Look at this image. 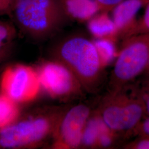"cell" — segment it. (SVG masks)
<instances>
[{"mask_svg":"<svg viewBox=\"0 0 149 149\" xmlns=\"http://www.w3.org/2000/svg\"><path fill=\"white\" fill-rule=\"evenodd\" d=\"M60 58L86 90H96L104 67L93 42L76 37L65 41L59 48Z\"/></svg>","mask_w":149,"mask_h":149,"instance_id":"obj_1","label":"cell"},{"mask_svg":"<svg viewBox=\"0 0 149 149\" xmlns=\"http://www.w3.org/2000/svg\"><path fill=\"white\" fill-rule=\"evenodd\" d=\"M13 8L19 26L33 37L51 34L66 15L59 0H15Z\"/></svg>","mask_w":149,"mask_h":149,"instance_id":"obj_2","label":"cell"},{"mask_svg":"<svg viewBox=\"0 0 149 149\" xmlns=\"http://www.w3.org/2000/svg\"><path fill=\"white\" fill-rule=\"evenodd\" d=\"M149 60V33L128 38L112 70L109 92L127 87L144 73Z\"/></svg>","mask_w":149,"mask_h":149,"instance_id":"obj_3","label":"cell"},{"mask_svg":"<svg viewBox=\"0 0 149 149\" xmlns=\"http://www.w3.org/2000/svg\"><path fill=\"white\" fill-rule=\"evenodd\" d=\"M145 116L140 92L128 93L127 87L109 92L102 109V119L107 127L116 133L134 130Z\"/></svg>","mask_w":149,"mask_h":149,"instance_id":"obj_4","label":"cell"},{"mask_svg":"<svg viewBox=\"0 0 149 149\" xmlns=\"http://www.w3.org/2000/svg\"><path fill=\"white\" fill-rule=\"evenodd\" d=\"M1 87L4 94L16 102L33 100L38 93L40 82L38 74L31 67L17 65L3 72Z\"/></svg>","mask_w":149,"mask_h":149,"instance_id":"obj_5","label":"cell"},{"mask_svg":"<svg viewBox=\"0 0 149 149\" xmlns=\"http://www.w3.org/2000/svg\"><path fill=\"white\" fill-rule=\"evenodd\" d=\"M50 129L43 118L12 124L0 130V147L16 148L29 145L44 138Z\"/></svg>","mask_w":149,"mask_h":149,"instance_id":"obj_6","label":"cell"},{"mask_svg":"<svg viewBox=\"0 0 149 149\" xmlns=\"http://www.w3.org/2000/svg\"><path fill=\"white\" fill-rule=\"evenodd\" d=\"M40 84L51 96L64 97L79 89L80 85L72 72L64 64L48 63L38 72Z\"/></svg>","mask_w":149,"mask_h":149,"instance_id":"obj_7","label":"cell"},{"mask_svg":"<svg viewBox=\"0 0 149 149\" xmlns=\"http://www.w3.org/2000/svg\"><path fill=\"white\" fill-rule=\"evenodd\" d=\"M90 114V108L84 104L74 107L68 112L61 129L64 146L75 148L81 144L83 132Z\"/></svg>","mask_w":149,"mask_h":149,"instance_id":"obj_8","label":"cell"},{"mask_svg":"<svg viewBox=\"0 0 149 149\" xmlns=\"http://www.w3.org/2000/svg\"><path fill=\"white\" fill-rule=\"evenodd\" d=\"M66 15L81 21L90 19L100 10L96 0H59Z\"/></svg>","mask_w":149,"mask_h":149,"instance_id":"obj_9","label":"cell"},{"mask_svg":"<svg viewBox=\"0 0 149 149\" xmlns=\"http://www.w3.org/2000/svg\"><path fill=\"white\" fill-rule=\"evenodd\" d=\"M143 0H123L114 7L113 21L117 28L122 29L133 20L143 4Z\"/></svg>","mask_w":149,"mask_h":149,"instance_id":"obj_10","label":"cell"},{"mask_svg":"<svg viewBox=\"0 0 149 149\" xmlns=\"http://www.w3.org/2000/svg\"><path fill=\"white\" fill-rule=\"evenodd\" d=\"M106 126L100 116L88 119L83 132L81 143L86 146L96 147L98 137Z\"/></svg>","mask_w":149,"mask_h":149,"instance_id":"obj_11","label":"cell"},{"mask_svg":"<svg viewBox=\"0 0 149 149\" xmlns=\"http://www.w3.org/2000/svg\"><path fill=\"white\" fill-rule=\"evenodd\" d=\"M88 26L91 33L99 38L109 36L117 29L113 19L105 14L93 16L90 19Z\"/></svg>","mask_w":149,"mask_h":149,"instance_id":"obj_12","label":"cell"},{"mask_svg":"<svg viewBox=\"0 0 149 149\" xmlns=\"http://www.w3.org/2000/svg\"><path fill=\"white\" fill-rule=\"evenodd\" d=\"M19 113L16 102L4 94L0 95V129L15 122Z\"/></svg>","mask_w":149,"mask_h":149,"instance_id":"obj_13","label":"cell"},{"mask_svg":"<svg viewBox=\"0 0 149 149\" xmlns=\"http://www.w3.org/2000/svg\"><path fill=\"white\" fill-rule=\"evenodd\" d=\"M101 60L102 63L104 66L113 58L114 54V46L109 40L101 39L93 42Z\"/></svg>","mask_w":149,"mask_h":149,"instance_id":"obj_14","label":"cell"},{"mask_svg":"<svg viewBox=\"0 0 149 149\" xmlns=\"http://www.w3.org/2000/svg\"><path fill=\"white\" fill-rule=\"evenodd\" d=\"M146 33H149V3L146 6L142 20L129 31L127 37Z\"/></svg>","mask_w":149,"mask_h":149,"instance_id":"obj_15","label":"cell"},{"mask_svg":"<svg viewBox=\"0 0 149 149\" xmlns=\"http://www.w3.org/2000/svg\"><path fill=\"white\" fill-rule=\"evenodd\" d=\"M117 133H118L112 131L106 126L100 134L96 147L107 148L111 146L116 140Z\"/></svg>","mask_w":149,"mask_h":149,"instance_id":"obj_16","label":"cell"},{"mask_svg":"<svg viewBox=\"0 0 149 149\" xmlns=\"http://www.w3.org/2000/svg\"><path fill=\"white\" fill-rule=\"evenodd\" d=\"M123 148L126 149H149V136L138 135V137L130 143L125 144Z\"/></svg>","mask_w":149,"mask_h":149,"instance_id":"obj_17","label":"cell"},{"mask_svg":"<svg viewBox=\"0 0 149 149\" xmlns=\"http://www.w3.org/2000/svg\"><path fill=\"white\" fill-rule=\"evenodd\" d=\"M139 92L144 102L145 116L149 117V79H146L145 84Z\"/></svg>","mask_w":149,"mask_h":149,"instance_id":"obj_18","label":"cell"},{"mask_svg":"<svg viewBox=\"0 0 149 149\" xmlns=\"http://www.w3.org/2000/svg\"><path fill=\"white\" fill-rule=\"evenodd\" d=\"M134 130L138 135L149 136V117L142 120Z\"/></svg>","mask_w":149,"mask_h":149,"instance_id":"obj_19","label":"cell"},{"mask_svg":"<svg viewBox=\"0 0 149 149\" xmlns=\"http://www.w3.org/2000/svg\"><path fill=\"white\" fill-rule=\"evenodd\" d=\"M10 29L6 24L0 23V48L3 42L10 36Z\"/></svg>","mask_w":149,"mask_h":149,"instance_id":"obj_20","label":"cell"},{"mask_svg":"<svg viewBox=\"0 0 149 149\" xmlns=\"http://www.w3.org/2000/svg\"><path fill=\"white\" fill-rule=\"evenodd\" d=\"M101 8H111L115 7L123 0H96Z\"/></svg>","mask_w":149,"mask_h":149,"instance_id":"obj_21","label":"cell"},{"mask_svg":"<svg viewBox=\"0 0 149 149\" xmlns=\"http://www.w3.org/2000/svg\"><path fill=\"white\" fill-rule=\"evenodd\" d=\"M15 0H0V10H6L13 6Z\"/></svg>","mask_w":149,"mask_h":149,"instance_id":"obj_22","label":"cell"},{"mask_svg":"<svg viewBox=\"0 0 149 149\" xmlns=\"http://www.w3.org/2000/svg\"><path fill=\"white\" fill-rule=\"evenodd\" d=\"M144 74H145L146 79H149V60L148 64V66H147V68H146V69L145 70Z\"/></svg>","mask_w":149,"mask_h":149,"instance_id":"obj_23","label":"cell"}]
</instances>
